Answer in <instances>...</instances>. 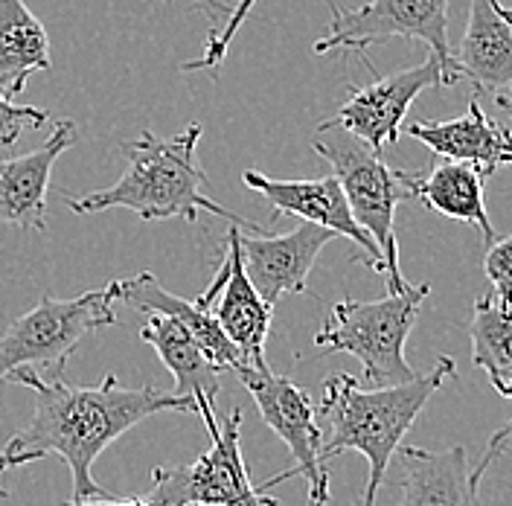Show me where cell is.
I'll use <instances>...</instances> for the list:
<instances>
[{
  "instance_id": "ffe728a7",
  "label": "cell",
  "mask_w": 512,
  "mask_h": 506,
  "mask_svg": "<svg viewBox=\"0 0 512 506\" xmlns=\"http://www.w3.org/2000/svg\"><path fill=\"white\" fill-rule=\"evenodd\" d=\"M140 338L143 344L158 352L163 367L172 373L175 379V393L187 396V399H219L222 390V367L207 355V349L201 347L192 338L190 329H184L175 317L149 312L146 323L140 326Z\"/></svg>"
},
{
  "instance_id": "8992f818",
  "label": "cell",
  "mask_w": 512,
  "mask_h": 506,
  "mask_svg": "<svg viewBox=\"0 0 512 506\" xmlns=\"http://www.w3.org/2000/svg\"><path fill=\"white\" fill-rule=\"evenodd\" d=\"M117 280L79 297H41L30 312L12 320L0 335V381L15 370L62 376L67 358L91 332L117 323Z\"/></svg>"
},
{
  "instance_id": "7a4b0ae2",
  "label": "cell",
  "mask_w": 512,
  "mask_h": 506,
  "mask_svg": "<svg viewBox=\"0 0 512 506\" xmlns=\"http://www.w3.org/2000/svg\"><path fill=\"white\" fill-rule=\"evenodd\" d=\"M198 140L201 123H190L175 137H158L149 128L140 131L137 140L123 143L120 149L128 158V166L117 184L76 198L64 192L67 210L76 216H96L123 207L143 222H198V213H213L248 233H259V224L245 222L216 198H210V181L198 160Z\"/></svg>"
},
{
  "instance_id": "6da1fadb",
  "label": "cell",
  "mask_w": 512,
  "mask_h": 506,
  "mask_svg": "<svg viewBox=\"0 0 512 506\" xmlns=\"http://www.w3.org/2000/svg\"><path fill=\"white\" fill-rule=\"evenodd\" d=\"M6 381L24 384L35 393L32 422L12 437V443L59 454L73 477V501L114 498L94 480V463L134 425L155 413H195V399L166 393L152 384L123 387L117 376H105L96 387H73L62 376L44 379L30 367H21Z\"/></svg>"
},
{
  "instance_id": "f1b7e54d",
  "label": "cell",
  "mask_w": 512,
  "mask_h": 506,
  "mask_svg": "<svg viewBox=\"0 0 512 506\" xmlns=\"http://www.w3.org/2000/svg\"><path fill=\"white\" fill-rule=\"evenodd\" d=\"M64 506H117V498H88V501H70Z\"/></svg>"
},
{
  "instance_id": "277c9868",
  "label": "cell",
  "mask_w": 512,
  "mask_h": 506,
  "mask_svg": "<svg viewBox=\"0 0 512 506\" xmlns=\"http://www.w3.org/2000/svg\"><path fill=\"white\" fill-rule=\"evenodd\" d=\"M428 294V283H408L382 300H341L318 329L315 347L358 358L364 387L405 384L416 376L405 358V344Z\"/></svg>"
},
{
  "instance_id": "f546056e",
  "label": "cell",
  "mask_w": 512,
  "mask_h": 506,
  "mask_svg": "<svg viewBox=\"0 0 512 506\" xmlns=\"http://www.w3.org/2000/svg\"><path fill=\"white\" fill-rule=\"evenodd\" d=\"M117 506H155L149 498H128V501H117Z\"/></svg>"
},
{
  "instance_id": "2e32d148",
  "label": "cell",
  "mask_w": 512,
  "mask_h": 506,
  "mask_svg": "<svg viewBox=\"0 0 512 506\" xmlns=\"http://www.w3.org/2000/svg\"><path fill=\"white\" fill-rule=\"evenodd\" d=\"M402 134L425 143L437 158L472 163L483 178H492L498 166L512 163V131L510 126L495 123L486 108L480 105V96H472L463 117L454 120H416L405 123Z\"/></svg>"
},
{
  "instance_id": "30bf717a",
  "label": "cell",
  "mask_w": 512,
  "mask_h": 506,
  "mask_svg": "<svg viewBox=\"0 0 512 506\" xmlns=\"http://www.w3.org/2000/svg\"><path fill=\"white\" fill-rule=\"evenodd\" d=\"M434 85H443V64L437 56H428L416 67L387 73L364 88H355L332 120L382 155L402 140V126L416 96Z\"/></svg>"
},
{
  "instance_id": "ac0fdd59",
  "label": "cell",
  "mask_w": 512,
  "mask_h": 506,
  "mask_svg": "<svg viewBox=\"0 0 512 506\" xmlns=\"http://www.w3.org/2000/svg\"><path fill=\"white\" fill-rule=\"evenodd\" d=\"M405 184L416 201H422L428 210L446 216L451 222L472 224L486 242L495 239V227L483 198L486 178L472 163L443 158V163H434L431 169L422 172L405 169Z\"/></svg>"
},
{
  "instance_id": "83f0119b",
  "label": "cell",
  "mask_w": 512,
  "mask_h": 506,
  "mask_svg": "<svg viewBox=\"0 0 512 506\" xmlns=\"http://www.w3.org/2000/svg\"><path fill=\"white\" fill-rule=\"evenodd\" d=\"M160 3H175V0H160ZM192 6H198L213 24L216 21H227L230 18V12H233V6L230 3H224V0H190Z\"/></svg>"
},
{
  "instance_id": "8fae6325",
  "label": "cell",
  "mask_w": 512,
  "mask_h": 506,
  "mask_svg": "<svg viewBox=\"0 0 512 506\" xmlns=\"http://www.w3.org/2000/svg\"><path fill=\"white\" fill-rule=\"evenodd\" d=\"M195 300L201 306H207L219 320L222 332L242 355V367L268 370L265 344H268V332H271V320H274V306L265 303L254 283L248 280L242 251L236 242V224L227 230V251L219 262L213 283L207 285Z\"/></svg>"
},
{
  "instance_id": "d6986e66",
  "label": "cell",
  "mask_w": 512,
  "mask_h": 506,
  "mask_svg": "<svg viewBox=\"0 0 512 506\" xmlns=\"http://www.w3.org/2000/svg\"><path fill=\"white\" fill-rule=\"evenodd\" d=\"M117 297L128 303L137 312H160V315L175 317L184 329H190L192 338L207 349V355L222 367V370H239L242 367V355L239 349L230 344V338L222 332L219 320L207 306H201L198 300H187L172 294L169 288H163L155 274L143 271L131 280H117Z\"/></svg>"
},
{
  "instance_id": "9c48e42d",
  "label": "cell",
  "mask_w": 512,
  "mask_h": 506,
  "mask_svg": "<svg viewBox=\"0 0 512 506\" xmlns=\"http://www.w3.org/2000/svg\"><path fill=\"white\" fill-rule=\"evenodd\" d=\"M236 376L251 393L262 422L286 443L294 457V469L277 477H268L265 483H256V489L268 492L277 483H286L288 477L300 475L309 483V504L306 506L329 504V472H326V460L320 457L323 431L318 428V408L312 405L309 393L288 376H277L271 370L239 367Z\"/></svg>"
},
{
  "instance_id": "cb8c5ba5",
  "label": "cell",
  "mask_w": 512,
  "mask_h": 506,
  "mask_svg": "<svg viewBox=\"0 0 512 506\" xmlns=\"http://www.w3.org/2000/svg\"><path fill=\"white\" fill-rule=\"evenodd\" d=\"M50 114L35 105H18L6 94H0V146L12 149L27 128L44 126Z\"/></svg>"
},
{
  "instance_id": "4316f807",
  "label": "cell",
  "mask_w": 512,
  "mask_h": 506,
  "mask_svg": "<svg viewBox=\"0 0 512 506\" xmlns=\"http://www.w3.org/2000/svg\"><path fill=\"white\" fill-rule=\"evenodd\" d=\"M510 437H512V419L504 425V428H498L495 434H492V440H489V445H486V454H483V460L478 463V469L472 472V480L478 483L480 486V480H483V472L498 460V454L507 448V443H510Z\"/></svg>"
},
{
  "instance_id": "7c38bea8",
  "label": "cell",
  "mask_w": 512,
  "mask_h": 506,
  "mask_svg": "<svg viewBox=\"0 0 512 506\" xmlns=\"http://www.w3.org/2000/svg\"><path fill=\"white\" fill-rule=\"evenodd\" d=\"M329 227L303 222L294 230L268 236V233H248L236 227V242L242 251V262L248 271V280L262 294L265 303L277 306L286 294H306L309 274L318 262L320 251L335 239Z\"/></svg>"
},
{
  "instance_id": "484cf974",
  "label": "cell",
  "mask_w": 512,
  "mask_h": 506,
  "mask_svg": "<svg viewBox=\"0 0 512 506\" xmlns=\"http://www.w3.org/2000/svg\"><path fill=\"white\" fill-rule=\"evenodd\" d=\"M47 451H38V448H18V445L9 440V445L0 451V475L12 472V469H21L27 463H35V460H44ZM0 498H9V492L0 486Z\"/></svg>"
},
{
  "instance_id": "44dd1931",
  "label": "cell",
  "mask_w": 512,
  "mask_h": 506,
  "mask_svg": "<svg viewBox=\"0 0 512 506\" xmlns=\"http://www.w3.org/2000/svg\"><path fill=\"white\" fill-rule=\"evenodd\" d=\"M53 67L50 35L24 0H0V94L27 91L32 73Z\"/></svg>"
},
{
  "instance_id": "52a82bcc",
  "label": "cell",
  "mask_w": 512,
  "mask_h": 506,
  "mask_svg": "<svg viewBox=\"0 0 512 506\" xmlns=\"http://www.w3.org/2000/svg\"><path fill=\"white\" fill-rule=\"evenodd\" d=\"M195 413L210 434V451L190 466H158L152 472L149 501L155 506H268L274 498L256 489L242 457V411L233 408L227 419H216V402L195 399Z\"/></svg>"
},
{
  "instance_id": "4dcf8cb0",
  "label": "cell",
  "mask_w": 512,
  "mask_h": 506,
  "mask_svg": "<svg viewBox=\"0 0 512 506\" xmlns=\"http://www.w3.org/2000/svg\"><path fill=\"white\" fill-rule=\"evenodd\" d=\"M498 105H501V108H507V111H510V117H512V99H504V102H498ZM510 131H512V126H510Z\"/></svg>"
},
{
  "instance_id": "603a6c76",
  "label": "cell",
  "mask_w": 512,
  "mask_h": 506,
  "mask_svg": "<svg viewBox=\"0 0 512 506\" xmlns=\"http://www.w3.org/2000/svg\"><path fill=\"white\" fill-rule=\"evenodd\" d=\"M259 0H239L230 12V18L224 21L219 32H210L207 44H204V53L192 62L181 64L184 73H195V70H219L227 59V50H230V41L236 38V32L242 30V24L248 21V15L254 12V6Z\"/></svg>"
},
{
  "instance_id": "9a60e30c",
  "label": "cell",
  "mask_w": 512,
  "mask_h": 506,
  "mask_svg": "<svg viewBox=\"0 0 512 506\" xmlns=\"http://www.w3.org/2000/svg\"><path fill=\"white\" fill-rule=\"evenodd\" d=\"M454 62L478 96L512 99V9L501 0H472Z\"/></svg>"
},
{
  "instance_id": "5b68a950",
  "label": "cell",
  "mask_w": 512,
  "mask_h": 506,
  "mask_svg": "<svg viewBox=\"0 0 512 506\" xmlns=\"http://www.w3.org/2000/svg\"><path fill=\"white\" fill-rule=\"evenodd\" d=\"M312 149L332 166V175L338 178L341 190L347 195L355 222L379 245L387 288L390 291L408 288V280L402 277L399 268V242L393 227L396 207L414 198L405 184V169H390L379 152H373L364 140H358L335 120L320 123L312 137Z\"/></svg>"
},
{
  "instance_id": "e0dca14e",
  "label": "cell",
  "mask_w": 512,
  "mask_h": 506,
  "mask_svg": "<svg viewBox=\"0 0 512 506\" xmlns=\"http://www.w3.org/2000/svg\"><path fill=\"white\" fill-rule=\"evenodd\" d=\"M399 451L405 469L399 506H483L463 445H451L446 451L405 445Z\"/></svg>"
},
{
  "instance_id": "3957f363",
  "label": "cell",
  "mask_w": 512,
  "mask_h": 506,
  "mask_svg": "<svg viewBox=\"0 0 512 506\" xmlns=\"http://www.w3.org/2000/svg\"><path fill=\"white\" fill-rule=\"evenodd\" d=\"M454 376V358L440 355L428 373L393 387H364L350 373H335L323 381L318 416L326 422L329 434L323 437L320 457L332 460L341 451H358L367 457L370 477L358 506H376L387 466L399 451L402 437L411 431L428 399Z\"/></svg>"
},
{
  "instance_id": "d4e9b609",
  "label": "cell",
  "mask_w": 512,
  "mask_h": 506,
  "mask_svg": "<svg viewBox=\"0 0 512 506\" xmlns=\"http://www.w3.org/2000/svg\"><path fill=\"white\" fill-rule=\"evenodd\" d=\"M483 274L495 288V297L512 306V236L492 239L489 251L483 256Z\"/></svg>"
},
{
  "instance_id": "5bb4252c",
  "label": "cell",
  "mask_w": 512,
  "mask_h": 506,
  "mask_svg": "<svg viewBox=\"0 0 512 506\" xmlns=\"http://www.w3.org/2000/svg\"><path fill=\"white\" fill-rule=\"evenodd\" d=\"M79 140L73 120H59L50 137L27 155L0 160V224L18 230H47V192L56 160Z\"/></svg>"
},
{
  "instance_id": "7402d4cb",
  "label": "cell",
  "mask_w": 512,
  "mask_h": 506,
  "mask_svg": "<svg viewBox=\"0 0 512 506\" xmlns=\"http://www.w3.org/2000/svg\"><path fill=\"white\" fill-rule=\"evenodd\" d=\"M472 361L492 381V387L512 399V306H504L498 297L483 294L475 300V312L469 323Z\"/></svg>"
},
{
  "instance_id": "1f68e13d",
  "label": "cell",
  "mask_w": 512,
  "mask_h": 506,
  "mask_svg": "<svg viewBox=\"0 0 512 506\" xmlns=\"http://www.w3.org/2000/svg\"><path fill=\"white\" fill-rule=\"evenodd\" d=\"M184 506H204V504H184Z\"/></svg>"
},
{
  "instance_id": "ba28073f",
  "label": "cell",
  "mask_w": 512,
  "mask_h": 506,
  "mask_svg": "<svg viewBox=\"0 0 512 506\" xmlns=\"http://www.w3.org/2000/svg\"><path fill=\"white\" fill-rule=\"evenodd\" d=\"M329 27L315 41V53L326 56L332 50L367 53L373 44L390 38H416L431 47V56L443 64V85H457L460 73L448 41V0H370L364 6L329 3Z\"/></svg>"
},
{
  "instance_id": "4fadbf2b",
  "label": "cell",
  "mask_w": 512,
  "mask_h": 506,
  "mask_svg": "<svg viewBox=\"0 0 512 506\" xmlns=\"http://www.w3.org/2000/svg\"><path fill=\"white\" fill-rule=\"evenodd\" d=\"M242 184L248 190L259 192L274 207V219L277 216H297L303 222L320 224V227H329L338 236H347L350 242H355L364 251L367 265L384 277L382 251L373 242V236L355 222L350 204H347V195H344L335 175L309 178V181H277V178H268L259 169H245Z\"/></svg>"
}]
</instances>
